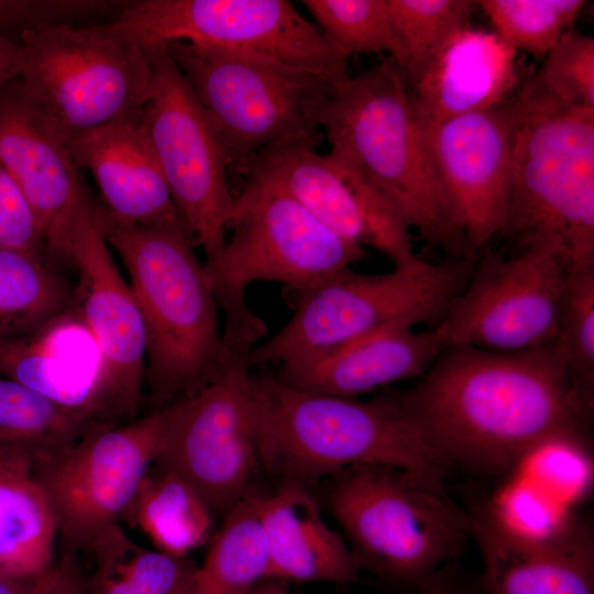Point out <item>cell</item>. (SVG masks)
I'll return each mask as SVG.
<instances>
[{
  "instance_id": "cell-1",
  "label": "cell",
  "mask_w": 594,
  "mask_h": 594,
  "mask_svg": "<svg viewBox=\"0 0 594 594\" xmlns=\"http://www.w3.org/2000/svg\"><path fill=\"white\" fill-rule=\"evenodd\" d=\"M400 392L448 470L513 471L546 441L584 439L593 413V392L574 380L553 342L514 353L451 345Z\"/></svg>"
},
{
  "instance_id": "cell-2",
  "label": "cell",
  "mask_w": 594,
  "mask_h": 594,
  "mask_svg": "<svg viewBox=\"0 0 594 594\" xmlns=\"http://www.w3.org/2000/svg\"><path fill=\"white\" fill-rule=\"evenodd\" d=\"M258 462L306 486L356 465L397 469L446 492L448 468L427 443L400 391L369 400L310 394L274 374L251 373Z\"/></svg>"
},
{
  "instance_id": "cell-3",
  "label": "cell",
  "mask_w": 594,
  "mask_h": 594,
  "mask_svg": "<svg viewBox=\"0 0 594 594\" xmlns=\"http://www.w3.org/2000/svg\"><path fill=\"white\" fill-rule=\"evenodd\" d=\"M100 217L143 319L152 411L195 396L245 362L223 339L211 284L186 231L121 224L101 206Z\"/></svg>"
},
{
  "instance_id": "cell-4",
  "label": "cell",
  "mask_w": 594,
  "mask_h": 594,
  "mask_svg": "<svg viewBox=\"0 0 594 594\" xmlns=\"http://www.w3.org/2000/svg\"><path fill=\"white\" fill-rule=\"evenodd\" d=\"M244 175L228 226L231 235L218 256L204 263L222 312L223 339L243 359L268 332L249 306V285L275 282L285 294L300 293L366 255L365 249L326 228L271 177L256 170Z\"/></svg>"
},
{
  "instance_id": "cell-5",
  "label": "cell",
  "mask_w": 594,
  "mask_h": 594,
  "mask_svg": "<svg viewBox=\"0 0 594 594\" xmlns=\"http://www.w3.org/2000/svg\"><path fill=\"white\" fill-rule=\"evenodd\" d=\"M330 152L367 178L406 226L447 257L476 261L437 191L421 123L406 81L388 57L349 77L320 110Z\"/></svg>"
},
{
  "instance_id": "cell-6",
  "label": "cell",
  "mask_w": 594,
  "mask_h": 594,
  "mask_svg": "<svg viewBox=\"0 0 594 594\" xmlns=\"http://www.w3.org/2000/svg\"><path fill=\"white\" fill-rule=\"evenodd\" d=\"M328 480V508L356 570L384 583L417 591L470 536L447 492L397 469L356 465Z\"/></svg>"
},
{
  "instance_id": "cell-7",
  "label": "cell",
  "mask_w": 594,
  "mask_h": 594,
  "mask_svg": "<svg viewBox=\"0 0 594 594\" xmlns=\"http://www.w3.org/2000/svg\"><path fill=\"white\" fill-rule=\"evenodd\" d=\"M476 261L418 257L383 274L345 268L311 288L285 294L290 319L246 355L251 370L327 353L377 330L406 324L437 327L471 278Z\"/></svg>"
},
{
  "instance_id": "cell-8",
  "label": "cell",
  "mask_w": 594,
  "mask_h": 594,
  "mask_svg": "<svg viewBox=\"0 0 594 594\" xmlns=\"http://www.w3.org/2000/svg\"><path fill=\"white\" fill-rule=\"evenodd\" d=\"M506 227L526 248L554 240L572 267L594 265V110L563 107L527 78Z\"/></svg>"
},
{
  "instance_id": "cell-9",
  "label": "cell",
  "mask_w": 594,
  "mask_h": 594,
  "mask_svg": "<svg viewBox=\"0 0 594 594\" xmlns=\"http://www.w3.org/2000/svg\"><path fill=\"white\" fill-rule=\"evenodd\" d=\"M166 46L238 173L270 147L320 135L318 114L343 84L257 53L188 42Z\"/></svg>"
},
{
  "instance_id": "cell-10",
  "label": "cell",
  "mask_w": 594,
  "mask_h": 594,
  "mask_svg": "<svg viewBox=\"0 0 594 594\" xmlns=\"http://www.w3.org/2000/svg\"><path fill=\"white\" fill-rule=\"evenodd\" d=\"M19 43L18 78L65 136L138 121L151 81L144 48L70 23L26 31Z\"/></svg>"
},
{
  "instance_id": "cell-11",
  "label": "cell",
  "mask_w": 594,
  "mask_h": 594,
  "mask_svg": "<svg viewBox=\"0 0 594 594\" xmlns=\"http://www.w3.org/2000/svg\"><path fill=\"white\" fill-rule=\"evenodd\" d=\"M95 26L142 48L188 42L262 54L326 73L339 84L350 77V56L287 0L129 1Z\"/></svg>"
},
{
  "instance_id": "cell-12",
  "label": "cell",
  "mask_w": 594,
  "mask_h": 594,
  "mask_svg": "<svg viewBox=\"0 0 594 594\" xmlns=\"http://www.w3.org/2000/svg\"><path fill=\"white\" fill-rule=\"evenodd\" d=\"M151 81L138 123L156 155L180 221L206 262L227 241L235 197L218 133L166 45L144 48Z\"/></svg>"
},
{
  "instance_id": "cell-13",
  "label": "cell",
  "mask_w": 594,
  "mask_h": 594,
  "mask_svg": "<svg viewBox=\"0 0 594 594\" xmlns=\"http://www.w3.org/2000/svg\"><path fill=\"white\" fill-rule=\"evenodd\" d=\"M170 405L131 421L97 427L67 447L34 459L57 529L69 551H86L121 524L154 463Z\"/></svg>"
},
{
  "instance_id": "cell-14",
  "label": "cell",
  "mask_w": 594,
  "mask_h": 594,
  "mask_svg": "<svg viewBox=\"0 0 594 594\" xmlns=\"http://www.w3.org/2000/svg\"><path fill=\"white\" fill-rule=\"evenodd\" d=\"M570 268L554 240L535 242L509 258L490 253L436 328L448 346L502 353L544 346L557 334Z\"/></svg>"
},
{
  "instance_id": "cell-15",
  "label": "cell",
  "mask_w": 594,
  "mask_h": 594,
  "mask_svg": "<svg viewBox=\"0 0 594 594\" xmlns=\"http://www.w3.org/2000/svg\"><path fill=\"white\" fill-rule=\"evenodd\" d=\"M154 462L186 481L215 516L224 517L246 496L260 462L256 407L245 362L170 405Z\"/></svg>"
},
{
  "instance_id": "cell-16",
  "label": "cell",
  "mask_w": 594,
  "mask_h": 594,
  "mask_svg": "<svg viewBox=\"0 0 594 594\" xmlns=\"http://www.w3.org/2000/svg\"><path fill=\"white\" fill-rule=\"evenodd\" d=\"M519 120L517 89L494 108L439 123L420 122L443 208L474 251L505 230Z\"/></svg>"
},
{
  "instance_id": "cell-17",
  "label": "cell",
  "mask_w": 594,
  "mask_h": 594,
  "mask_svg": "<svg viewBox=\"0 0 594 594\" xmlns=\"http://www.w3.org/2000/svg\"><path fill=\"white\" fill-rule=\"evenodd\" d=\"M61 262L76 270L73 309L99 348L119 422L131 421L144 399L145 328L133 292L111 256L100 205L90 190L75 213Z\"/></svg>"
},
{
  "instance_id": "cell-18",
  "label": "cell",
  "mask_w": 594,
  "mask_h": 594,
  "mask_svg": "<svg viewBox=\"0 0 594 594\" xmlns=\"http://www.w3.org/2000/svg\"><path fill=\"white\" fill-rule=\"evenodd\" d=\"M320 135L285 142L256 155L245 167L280 185L341 239L372 248L394 266L418 260L410 230L381 191L341 157L316 151Z\"/></svg>"
},
{
  "instance_id": "cell-19",
  "label": "cell",
  "mask_w": 594,
  "mask_h": 594,
  "mask_svg": "<svg viewBox=\"0 0 594 594\" xmlns=\"http://www.w3.org/2000/svg\"><path fill=\"white\" fill-rule=\"evenodd\" d=\"M0 162L35 213L47 260L59 262L75 213L90 189L65 135L19 78L0 86Z\"/></svg>"
},
{
  "instance_id": "cell-20",
  "label": "cell",
  "mask_w": 594,
  "mask_h": 594,
  "mask_svg": "<svg viewBox=\"0 0 594 594\" xmlns=\"http://www.w3.org/2000/svg\"><path fill=\"white\" fill-rule=\"evenodd\" d=\"M0 374L94 427L120 425L99 348L73 308L29 336L0 341Z\"/></svg>"
},
{
  "instance_id": "cell-21",
  "label": "cell",
  "mask_w": 594,
  "mask_h": 594,
  "mask_svg": "<svg viewBox=\"0 0 594 594\" xmlns=\"http://www.w3.org/2000/svg\"><path fill=\"white\" fill-rule=\"evenodd\" d=\"M448 348L437 328L387 327L321 355L279 364L274 374L285 385L341 398L382 391L421 377Z\"/></svg>"
},
{
  "instance_id": "cell-22",
  "label": "cell",
  "mask_w": 594,
  "mask_h": 594,
  "mask_svg": "<svg viewBox=\"0 0 594 594\" xmlns=\"http://www.w3.org/2000/svg\"><path fill=\"white\" fill-rule=\"evenodd\" d=\"M65 138L78 168L88 169L95 177L101 195L99 204L109 219L125 226L185 230L156 155L138 121Z\"/></svg>"
},
{
  "instance_id": "cell-23",
  "label": "cell",
  "mask_w": 594,
  "mask_h": 594,
  "mask_svg": "<svg viewBox=\"0 0 594 594\" xmlns=\"http://www.w3.org/2000/svg\"><path fill=\"white\" fill-rule=\"evenodd\" d=\"M469 517L483 561L482 594H594V542L579 517L542 541L513 538L481 509Z\"/></svg>"
},
{
  "instance_id": "cell-24",
  "label": "cell",
  "mask_w": 594,
  "mask_h": 594,
  "mask_svg": "<svg viewBox=\"0 0 594 594\" xmlns=\"http://www.w3.org/2000/svg\"><path fill=\"white\" fill-rule=\"evenodd\" d=\"M518 53L494 31L465 26L407 82L421 123H439L499 106L519 88Z\"/></svg>"
},
{
  "instance_id": "cell-25",
  "label": "cell",
  "mask_w": 594,
  "mask_h": 594,
  "mask_svg": "<svg viewBox=\"0 0 594 594\" xmlns=\"http://www.w3.org/2000/svg\"><path fill=\"white\" fill-rule=\"evenodd\" d=\"M283 483L270 495H254L267 549L266 579L286 584L359 581L343 536L326 521L308 486Z\"/></svg>"
},
{
  "instance_id": "cell-26",
  "label": "cell",
  "mask_w": 594,
  "mask_h": 594,
  "mask_svg": "<svg viewBox=\"0 0 594 594\" xmlns=\"http://www.w3.org/2000/svg\"><path fill=\"white\" fill-rule=\"evenodd\" d=\"M56 518L33 455L0 446V576L35 579L56 565Z\"/></svg>"
},
{
  "instance_id": "cell-27",
  "label": "cell",
  "mask_w": 594,
  "mask_h": 594,
  "mask_svg": "<svg viewBox=\"0 0 594 594\" xmlns=\"http://www.w3.org/2000/svg\"><path fill=\"white\" fill-rule=\"evenodd\" d=\"M215 515L180 476L156 464L150 466L122 521L138 529L151 548L176 558H188L208 544Z\"/></svg>"
},
{
  "instance_id": "cell-28",
  "label": "cell",
  "mask_w": 594,
  "mask_h": 594,
  "mask_svg": "<svg viewBox=\"0 0 594 594\" xmlns=\"http://www.w3.org/2000/svg\"><path fill=\"white\" fill-rule=\"evenodd\" d=\"M94 572L84 576L86 594H189L197 563L136 543L121 524L88 550Z\"/></svg>"
},
{
  "instance_id": "cell-29",
  "label": "cell",
  "mask_w": 594,
  "mask_h": 594,
  "mask_svg": "<svg viewBox=\"0 0 594 594\" xmlns=\"http://www.w3.org/2000/svg\"><path fill=\"white\" fill-rule=\"evenodd\" d=\"M266 576V542L254 495L248 493L212 535L189 594H250Z\"/></svg>"
},
{
  "instance_id": "cell-30",
  "label": "cell",
  "mask_w": 594,
  "mask_h": 594,
  "mask_svg": "<svg viewBox=\"0 0 594 594\" xmlns=\"http://www.w3.org/2000/svg\"><path fill=\"white\" fill-rule=\"evenodd\" d=\"M73 308V289L43 257L0 249V341L29 336Z\"/></svg>"
},
{
  "instance_id": "cell-31",
  "label": "cell",
  "mask_w": 594,
  "mask_h": 594,
  "mask_svg": "<svg viewBox=\"0 0 594 594\" xmlns=\"http://www.w3.org/2000/svg\"><path fill=\"white\" fill-rule=\"evenodd\" d=\"M97 428L77 413L0 374V446L50 455Z\"/></svg>"
},
{
  "instance_id": "cell-32",
  "label": "cell",
  "mask_w": 594,
  "mask_h": 594,
  "mask_svg": "<svg viewBox=\"0 0 594 594\" xmlns=\"http://www.w3.org/2000/svg\"><path fill=\"white\" fill-rule=\"evenodd\" d=\"M394 38L389 57L406 84L415 79L448 41L469 26L476 1L386 0Z\"/></svg>"
},
{
  "instance_id": "cell-33",
  "label": "cell",
  "mask_w": 594,
  "mask_h": 594,
  "mask_svg": "<svg viewBox=\"0 0 594 594\" xmlns=\"http://www.w3.org/2000/svg\"><path fill=\"white\" fill-rule=\"evenodd\" d=\"M586 3L583 0H480L476 7L516 53L542 59L570 31Z\"/></svg>"
},
{
  "instance_id": "cell-34",
  "label": "cell",
  "mask_w": 594,
  "mask_h": 594,
  "mask_svg": "<svg viewBox=\"0 0 594 594\" xmlns=\"http://www.w3.org/2000/svg\"><path fill=\"white\" fill-rule=\"evenodd\" d=\"M480 509L499 530L524 541L552 538L578 518L572 509L517 474Z\"/></svg>"
},
{
  "instance_id": "cell-35",
  "label": "cell",
  "mask_w": 594,
  "mask_h": 594,
  "mask_svg": "<svg viewBox=\"0 0 594 594\" xmlns=\"http://www.w3.org/2000/svg\"><path fill=\"white\" fill-rule=\"evenodd\" d=\"M315 25L337 48L355 53H394L386 0H302Z\"/></svg>"
},
{
  "instance_id": "cell-36",
  "label": "cell",
  "mask_w": 594,
  "mask_h": 594,
  "mask_svg": "<svg viewBox=\"0 0 594 594\" xmlns=\"http://www.w3.org/2000/svg\"><path fill=\"white\" fill-rule=\"evenodd\" d=\"M553 344L574 380L594 386V265L570 268Z\"/></svg>"
},
{
  "instance_id": "cell-37",
  "label": "cell",
  "mask_w": 594,
  "mask_h": 594,
  "mask_svg": "<svg viewBox=\"0 0 594 594\" xmlns=\"http://www.w3.org/2000/svg\"><path fill=\"white\" fill-rule=\"evenodd\" d=\"M561 505L573 509L591 491L593 463L581 438L546 441L513 469Z\"/></svg>"
},
{
  "instance_id": "cell-38",
  "label": "cell",
  "mask_w": 594,
  "mask_h": 594,
  "mask_svg": "<svg viewBox=\"0 0 594 594\" xmlns=\"http://www.w3.org/2000/svg\"><path fill=\"white\" fill-rule=\"evenodd\" d=\"M529 79L535 89L563 107L594 110V38L568 31Z\"/></svg>"
},
{
  "instance_id": "cell-39",
  "label": "cell",
  "mask_w": 594,
  "mask_h": 594,
  "mask_svg": "<svg viewBox=\"0 0 594 594\" xmlns=\"http://www.w3.org/2000/svg\"><path fill=\"white\" fill-rule=\"evenodd\" d=\"M128 1L112 0H0V37L19 43L36 28L70 23L110 13L116 15Z\"/></svg>"
},
{
  "instance_id": "cell-40",
  "label": "cell",
  "mask_w": 594,
  "mask_h": 594,
  "mask_svg": "<svg viewBox=\"0 0 594 594\" xmlns=\"http://www.w3.org/2000/svg\"><path fill=\"white\" fill-rule=\"evenodd\" d=\"M0 249L47 261L44 237L26 197L0 162Z\"/></svg>"
},
{
  "instance_id": "cell-41",
  "label": "cell",
  "mask_w": 594,
  "mask_h": 594,
  "mask_svg": "<svg viewBox=\"0 0 594 594\" xmlns=\"http://www.w3.org/2000/svg\"><path fill=\"white\" fill-rule=\"evenodd\" d=\"M416 594H482L480 581H471L463 573L447 565L424 585Z\"/></svg>"
},
{
  "instance_id": "cell-42",
  "label": "cell",
  "mask_w": 594,
  "mask_h": 594,
  "mask_svg": "<svg viewBox=\"0 0 594 594\" xmlns=\"http://www.w3.org/2000/svg\"><path fill=\"white\" fill-rule=\"evenodd\" d=\"M44 594H86L84 575L70 554L57 561L53 578Z\"/></svg>"
},
{
  "instance_id": "cell-43",
  "label": "cell",
  "mask_w": 594,
  "mask_h": 594,
  "mask_svg": "<svg viewBox=\"0 0 594 594\" xmlns=\"http://www.w3.org/2000/svg\"><path fill=\"white\" fill-rule=\"evenodd\" d=\"M21 64L20 43L0 37V86L19 77Z\"/></svg>"
},
{
  "instance_id": "cell-44",
  "label": "cell",
  "mask_w": 594,
  "mask_h": 594,
  "mask_svg": "<svg viewBox=\"0 0 594 594\" xmlns=\"http://www.w3.org/2000/svg\"><path fill=\"white\" fill-rule=\"evenodd\" d=\"M55 566L47 574L35 579L0 576V594H44L53 578Z\"/></svg>"
},
{
  "instance_id": "cell-45",
  "label": "cell",
  "mask_w": 594,
  "mask_h": 594,
  "mask_svg": "<svg viewBox=\"0 0 594 594\" xmlns=\"http://www.w3.org/2000/svg\"><path fill=\"white\" fill-rule=\"evenodd\" d=\"M250 594H292L287 590V584L272 580H262Z\"/></svg>"
}]
</instances>
